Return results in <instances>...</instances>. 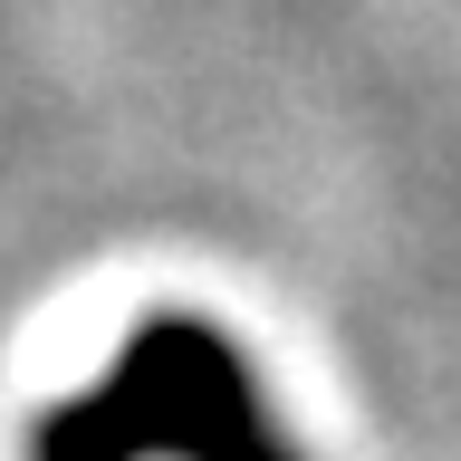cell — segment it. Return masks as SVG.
<instances>
[{"mask_svg":"<svg viewBox=\"0 0 461 461\" xmlns=\"http://www.w3.org/2000/svg\"><path fill=\"white\" fill-rule=\"evenodd\" d=\"M288 461L269 432H259L250 375L230 346H212L202 327H144L125 346V366L96 384L86 403L49 413L29 461Z\"/></svg>","mask_w":461,"mask_h":461,"instance_id":"obj_1","label":"cell"}]
</instances>
